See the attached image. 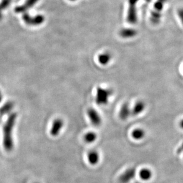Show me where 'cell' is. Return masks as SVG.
Listing matches in <instances>:
<instances>
[{
	"instance_id": "obj_3",
	"label": "cell",
	"mask_w": 183,
	"mask_h": 183,
	"mask_svg": "<svg viewBox=\"0 0 183 183\" xmlns=\"http://www.w3.org/2000/svg\"><path fill=\"white\" fill-rule=\"evenodd\" d=\"M23 19L25 23L29 26H38L41 24L45 20V18L42 15H37L35 17H31L27 13L23 15Z\"/></svg>"
},
{
	"instance_id": "obj_9",
	"label": "cell",
	"mask_w": 183,
	"mask_h": 183,
	"mask_svg": "<svg viewBox=\"0 0 183 183\" xmlns=\"http://www.w3.org/2000/svg\"><path fill=\"white\" fill-rule=\"evenodd\" d=\"M146 108V104L143 100H138L131 109V114L134 116H137L142 114Z\"/></svg>"
},
{
	"instance_id": "obj_23",
	"label": "cell",
	"mask_w": 183,
	"mask_h": 183,
	"mask_svg": "<svg viewBox=\"0 0 183 183\" xmlns=\"http://www.w3.org/2000/svg\"><path fill=\"white\" fill-rule=\"evenodd\" d=\"M3 18V14H2V12L0 11V20H1V18Z\"/></svg>"
},
{
	"instance_id": "obj_8",
	"label": "cell",
	"mask_w": 183,
	"mask_h": 183,
	"mask_svg": "<svg viewBox=\"0 0 183 183\" xmlns=\"http://www.w3.org/2000/svg\"><path fill=\"white\" fill-rule=\"evenodd\" d=\"M131 114V109L130 108V105L125 102L124 103L120 108L119 112V117L123 120H125L130 117Z\"/></svg>"
},
{
	"instance_id": "obj_2",
	"label": "cell",
	"mask_w": 183,
	"mask_h": 183,
	"mask_svg": "<svg viewBox=\"0 0 183 183\" xmlns=\"http://www.w3.org/2000/svg\"><path fill=\"white\" fill-rule=\"evenodd\" d=\"M112 94L111 90L98 87L96 90V102L99 105H105Z\"/></svg>"
},
{
	"instance_id": "obj_21",
	"label": "cell",
	"mask_w": 183,
	"mask_h": 183,
	"mask_svg": "<svg viewBox=\"0 0 183 183\" xmlns=\"http://www.w3.org/2000/svg\"><path fill=\"white\" fill-rule=\"evenodd\" d=\"M179 125H180V128L181 129H182L183 130V119H182L180 121V123H179Z\"/></svg>"
},
{
	"instance_id": "obj_12",
	"label": "cell",
	"mask_w": 183,
	"mask_h": 183,
	"mask_svg": "<svg viewBox=\"0 0 183 183\" xmlns=\"http://www.w3.org/2000/svg\"><path fill=\"white\" fill-rule=\"evenodd\" d=\"M99 154L96 150H91L88 155V160L92 165H96L99 161Z\"/></svg>"
},
{
	"instance_id": "obj_19",
	"label": "cell",
	"mask_w": 183,
	"mask_h": 183,
	"mask_svg": "<svg viewBox=\"0 0 183 183\" xmlns=\"http://www.w3.org/2000/svg\"><path fill=\"white\" fill-rule=\"evenodd\" d=\"M178 15H179V18H180L181 21L182 22V23L183 24V8L179 10Z\"/></svg>"
},
{
	"instance_id": "obj_6",
	"label": "cell",
	"mask_w": 183,
	"mask_h": 183,
	"mask_svg": "<svg viewBox=\"0 0 183 183\" xmlns=\"http://www.w3.org/2000/svg\"><path fill=\"white\" fill-rule=\"evenodd\" d=\"M63 126H64V121L61 118L55 119L53 121L51 128V130H50L51 135L53 137L58 136Z\"/></svg>"
},
{
	"instance_id": "obj_17",
	"label": "cell",
	"mask_w": 183,
	"mask_h": 183,
	"mask_svg": "<svg viewBox=\"0 0 183 183\" xmlns=\"http://www.w3.org/2000/svg\"><path fill=\"white\" fill-rule=\"evenodd\" d=\"M97 139V135L94 132L90 131L87 133L84 136V140L88 143L94 142Z\"/></svg>"
},
{
	"instance_id": "obj_10",
	"label": "cell",
	"mask_w": 183,
	"mask_h": 183,
	"mask_svg": "<svg viewBox=\"0 0 183 183\" xmlns=\"http://www.w3.org/2000/svg\"><path fill=\"white\" fill-rule=\"evenodd\" d=\"M39 0H26V3L20 6H18L15 8L14 10L15 12L18 13H24V12L27 11L28 9L32 7L34 5H35L36 3Z\"/></svg>"
},
{
	"instance_id": "obj_7",
	"label": "cell",
	"mask_w": 183,
	"mask_h": 183,
	"mask_svg": "<svg viewBox=\"0 0 183 183\" xmlns=\"http://www.w3.org/2000/svg\"><path fill=\"white\" fill-rule=\"evenodd\" d=\"M137 0H129L130 8L129 10L127 20L130 23H135L137 22L135 4Z\"/></svg>"
},
{
	"instance_id": "obj_11",
	"label": "cell",
	"mask_w": 183,
	"mask_h": 183,
	"mask_svg": "<svg viewBox=\"0 0 183 183\" xmlns=\"http://www.w3.org/2000/svg\"><path fill=\"white\" fill-rule=\"evenodd\" d=\"M119 35L123 38H131L136 36L137 32L136 29L132 28H124L119 31Z\"/></svg>"
},
{
	"instance_id": "obj_18",
	"label": "cell",
	"mask_w": 183,
	"mask_h": 183,
	"mask_svg": "<svg viewBox=\"0 0 183 183\" xmlns=\"http://www.w3.org/2000/svg\"><path fill=\"white\" fill-rule=\"evenodd\" d=\"M12 0H2L0 3V11L5 10L10 5Z\"/></svg>"
},
{
	"instance_id": "obj_22",
	"label": "cell",
	"mask_w": 183,
	"mask_h": 183,
	"mask_svg": "<svg viewBox=\"0 0 183 183\" xmlns=\"http://www.w3.org/2000/svg\"><path fill=\"white\" fill-rule=\"evenodd\" d=\"M3 99V94H2V92H1V91L0 90V103L2 102Z\"/></svg>"
},
{
	"instance_id": "obj_15",
	"label": "cell",
	"mask_w": 183,
	"mask_h": 183,
	"mask_svg": "<svg viewBox=\"0 0 183 183\" xmlns=\"http://www.w3.org/2000/svg\"><path fill=\"white\" fill-rule=\"evenodd\" d=\"M14 107V104L11 101H8L0 108V114L3 115L11 112Z\"/></svg>"
},
{
	"instance_id": "obj_13",
	"label": "cell",
	"mask_w": 183,
	"mask_h": 183,
	"mask_svg": "<svg viewBox=\"0 0 183 183\" xmlns=\"http://www.w3.org/2000/svg\"><path fill=\"white\" fill-rule=\"evenodd\" d=\"M112 56L109 53H101L98 56V61L101 65H106L111 60Z\"/></svg>"
},
{
	"instance_id": "obj_5",
	"label": "cell",
	"mask_w": 183,
	"mask_h": 183,
	"mask_svg": "<svg viewBox=\"0 0 183 183\" xmlns=\"http://www.w3.org/2000/svg\"><path fill=\"white\" fill-rule=\"evenodd\" d=\"M136 174V170L135 168H130L121 175L119 178L120 183H129L131 180H133Z\"/></svg>"
},
{
	"instance_id": "obj_4",
	"label": "cell",
	"mask_w": 183,
	"mask_h": 183,
	"mask_svg": "<svg viewBox=\"0 0 183 183\" xmlns=\"http://www.w3.org/2000/svg\"><path fill=\"white\" fill-rule=\"evenodd\" d=\"M87 114L90 122L94 127L100 126V124L102 123V118L96 110H95L92 108H90L88 109Z\"/></svg>"
},
{
	"instance_id": "obj_1",
	"label": "cell",
	"mask_w": 183,
	"mask_h": 183,
	"mask_svg": "<svg viewBox=\"0 0 183 183\" xmlns=\"http://www.w3.org/2000/svg\"><path fill=\"white\" fill-rule=\"evenodd\" d=\"M18 115L16 112L10 114L3 127V146L6 151L11 152L14 148L13 131L16 124Z\"/></svg>"
},
{
	"instance_id": "obj_20",
	"label": "cell",
	"mask_w": 183,
	"mask_h": 183,
	"mask_svg": "<svg viewBox=\"0 0 183 183\" xmlns=\"http://www.w3.org/2000/svg\"><path fill=\"white\" fill-rule=\"evenodd\" d=\"M183 152V143L181 144V145L178 149L177 153V154H180Z\"/></svg>"
},
{
	"instance_id": "obj_16",
	"label": "cell",
	"mask_w": 183,
	"mask_h": 183,
	"mask_svg": "<svg viewBox=\"0 0 183 183\" xmlns=\"http://www.w3.org/2000/svg\"><path fill=\"white\" fill-rule=\"evenodd\" d=\"M139 175L142 180L145 181H147L151 178L152 173L149 169L145 168V169H142V170L140 171Z\"/></svg>"
},
{
	"instance_id": "obj_14",
	"label": "cell",
	"mask_w": 183,
	"mask_h": 183,
	"mask_svg": "<svg viewBox=\"0 0 183 183\" xmlns=\"http://www.w3.org/2000/svg\"><path fill=\"white\" fill-rule=\"evenodd\" d=\"M146 135L145 131L141 128H137L133 130L131 133V136L133 138L137 140H142L143 138L145 137Z\"/></svg>"
},
{
	"instance_id": "obj_24",
	"label": "cell",
	"mask_w": 183,
	"mask_h": 183,
	"mask_svg": "<svg viewBox=\"0 0 183 183\" xmlns=\"http://www.w3.org/2000/svg\"><path fill=\"white\" fill-rule=\"evenodd\" d=\"M71 1H75V0H71Z\"/></svg>"
}]
</instances>
